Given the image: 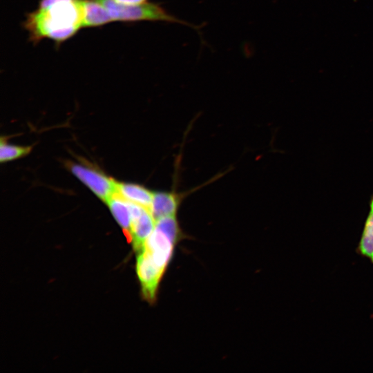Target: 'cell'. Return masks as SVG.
I'll return each mask as SVG.
<instances>
[{"mask_svg": "<svg viewBox=\"0 0 373 373\" xmlns=\"http://www.w3.org/2000/svg\"><path fill=\"white\" fill-rule=\"evenodd\" d=\"M370 207L358 250L362 256L370 259L373 263V197L371 199Z\"/></svg>", "mask_w": 373, "mask_h": 373, "instance_id": "obj_11", "label": "cell"}, {"mask_svg": "<svg viewBox=\"0 0 373 373\" xmlns=\"http://www.w3.org/2000/svg\"><path fill=\"white\" fill-rule=\"evenodd\" d=\"M155 227L166 233L175 243L181 236L175 216H166L157 220Z\"/></svg>", "mask_w": 373, "mask_h": 373, "instance_id": "obj_12", "label": "cell"}, {"mask_svg": "<svg viewBox=\"0 0 373 373\" xmlns=\"http://www.w3.org/2000/svg\"><path fill=\"white\" fill-rule=\"evenodd\" d=\"M181 196L174 191L153 193L150 211L155 221L166 216H175Z\"/></svg>", "mask_w": 373, "mask_h": 373, "instance_id": "obj_7", "label": "cell"}, {"mask_svg": "<svg viewBox=\"0 0 373 373\" xmlns=\"http://www.w3.org/2000/svg\"><path fill=\"white\" fill-rule=\"evenodd\" d=\"M118 3L127 5H136L146 2L147 0H115Z\"/></svg>", "mask_w": 373, "mask_h": 373, "instance_id": "obj_14", "label": "cell"}, {"mask_svg": "<svg viewBox=\"0 0 373 373\" xmlns=\"http://www.w3.org/2000/svg\"><path fill=\"white\" fill-rule=\"evenodd\" d=\"M136 271L144 299L153 303L165 271L160 268L144 250H142L137 256Z\"/></svg>", "mask_w": 373, "mask_h": 373, "instance_id": "obj_4", "label": "cell"}, {"mask_svg": "<svg viewBox=\"0 0 373 373\" xmlns=\"http://www.w3.org/2000/svg\"><path fill=\"white\" fill-rule=\"evenodd\" d=\"M115 218L122 227L128 242H131V215L128 201L115 194L107 202Z\"/></svg>", "mask_w": 373, "mask_h": 373, "instance_id": "obj_9", "label": "cell"}, {"mask_svg": "<svg viewBox=\"0 0 373 373\" xmlns=\"http://www.w3.org/2000/svg\"><path fill=\"white\" fill-rule=\"evenodd\" d=\"M84 28L98 27L112 22L106 8L95 0H82Z\"/></svg>", "mask_w": 373, "mask_h": 373, "instance_id": "obj_10", "label": "cell"}, {"mask_svg": "<svg viewBox=\"0 0 373 373\" xmlns=\"http://www.w3.org/2000/svg\"><path fill=\"white\" fill-rule=\"evenodd\" d=\"M175 245L166 233L155 227L142 250L146 251L155 263L165 271L171 259Z\"/></svg>", "mask_w": 373, "mask_h": 373, "instance_id": "obj_5", "label": "cell"}, {"mask_svg": "<svg viewBox=\"0 0 373 373\" xmlns=\"http://www.w3.org/2000/svg\"><path fill=\"white\" fill-rule=\"evenodd\" d=\"M155 226V220L151 211L146 208L143 209L139 216L131 219V242L136 252L140 253L143 249Z\"/></svg>", "mask_w": 373, "mask_h": 373, "instance_id": "obj_6", "label": "cell"}, {"mask_svg": "<svg viewBox=\"0 0 373 373\" xmlns=\"http://www.w3.org/2000/svg\"><path fill=\"white\" fill-rule=\"evenodd\" d=\"M29 40L49 39L60 44L84 28L82 0H40L23 23Z\"/></svg>", "mask_w": 373, "mask_h": 373, "instance_id": "obj_1", "label": "cell"}, {"mask_svg": "<svg viewBox=\"0 0 373 373\" xmlns=\"http://www.w3.org/2000/svg\"><path fill=\"white\" fill-rule=\"evenodd\" d=\"M116 194L128 202L141 205L149 210L151 209L153 193L142 186L117 182Z\"/></svg>", "mask_w": 373, "mask_h": 373, "instance_id": "obj_8", "label": "cell"}, {"mask_svg": "<svg viewBox=\"0 0 373 373\" xmlns=\"http://www.w3.org/2000/svg\"><path fill=\"white\" fill-rule=\"evenodd\" d=\"M107 10L113 21L135 22L141 21H160L184 23L167 12L157 3L145 2L127 5L115 0H95Z\"/></svg>", "mask_w": 373, "mask_h": 373, "instance_id": "obj_2", "label": "cell"}, {"mask_svg": "<svg viewBox=\"0 0 373 373\" xmlns=\"http://www.w3.org/2000/svg\"><path fill=\"white\" fill-rule=\"evenodd\" d=\"M68 168L101 200L106 202L117 192V182L98 170L84 165L69 164Z\"/></svg>", "mask_w": 373, "mask_h": 373, "instance_id": "obj_3", "label": "cell"}, {"mask_svg": "<svg viewBox=\"0 0 373 373\" xmlns=\"http://www.w3.org/2000/svg\"><path fill=\"white\" fill-rule=\"evenodd\" d=\"M30 151V146L10 145L1 139L0 144V160L1 162L12 160L26 155Z\"/></svg>", "mask_w": 373, "mask_h": 373, "instance_id": "obj_13", "label": "cell"}]
</instances>
